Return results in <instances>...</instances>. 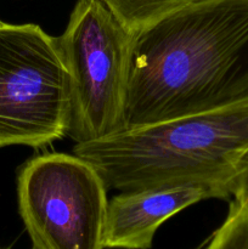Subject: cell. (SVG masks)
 <instances>
[{"instance_id": "6da1fadb", "label": "cell", "mask_w": 248, "mask_h": 249, "mask_svg": "<svg viewBox=\"0 0 248 249\" xmlns=\"http://www.w3.org/2000/svg\"><path fill=\"white\" fill-rule=\"evenodd\" d=\"M248 96V0H201L134 34L124 130Z\"/></svg>"}, {"instance_id": "7a4b0ae2", "label": "cell", "mask_w": 248, "mask_h": 249, "mask_svg": "<svg viewBox=\"0 0 248 249\" xmlns=\"http://www.w3.org/2000/svg\"><path fill=\"white\" fill-rule=\"evenodd\" d=\"M107 190L121 192L187 182L230 190L248 155V96L226 106L125 129L75 143Z\"/></svg>"}, {"instance_id": "3957f363", "label": "cell", "mask_w": 248, "mask_h": 249, "mask_svg": "<svg viewBox=\"0 0 248 249\" xmlns=\"http://www.w3.org/2000/svg\"><path fill=\"white\" fill-rule=\"evenodd\" d=\"M134 33L100 0H78L56 38L68 75L70 126L75 143L124 130Z\"/></svg>"}, {"instance_id": "277c9868", "label": "cell", "mask_w": 248, "mask_h": 249, "mask_svg": "<svg viewBox=\"0 0 248 249\" xmlns=\"http://www.w3.org/2000/svg\"><path fill=\"white\" fill-rule=\"evenodd\" d=\"M68 75L55 36L0 19V148H40L67 135Z\"/></svg>"}, {"instance_id": "5b68a950", "label": "cell", "mask_w": 248, "mask_h": 249, "mask_svg": "<svg viewBox=\"0 0 248 249\" xmlns=\"http://www.w3.org/2000/svg\"><path fill=\"white\" fill-rule=\"evenodd\" d=\"M18 211L34 249H105L107 187L77 155L45 153L17 174Z\"/></svg>"}, {"instance_id": "8992f818", "label": "cell", "mask_w": 248, "mask_h": 249, "mask_svg": "<svg viewBox=\"0 0 248 249\" xmlns=\"http://www.w3.org/2000/svg\"><path fill=\"white\" fill-rule=\"evenodd\" d=\"M230 197V190L209 182L121 192L107 203L105 249H150L158 228L170 216L204 199Z\"/></svg>"}, {"instance_id": "52a82bcc", "label": "cell", "mask_w": 248, "mask_h": 249, "mask_svg": "<svg viewBox=\"0 0 248 249\" xmlns=\"http://www.w3.org/2000/svg\"><path fill=\"white\" fill-rule=\"evenodd\" d=\"M131 32L138 33L163 17L201 0H100Z\"/></svg>"}, {"instance_id": "ba28073f", "label": "cell", "mask_w": 248, "mask_h": 249, "mask_svg": "<svg viewBox=\"0 0 248 249\" xmlns=\"http://www.w3.org/2000/svg\"><path fill=\"white\" fill-rule=\"evenodd\" d=\"M207 249H248V211L232 201L223 225Z\"/></svg>"}, {"instance_id": "9c48e42d", "label": "cell", "mask_w": 248, "mask_h": 249, "mask_svg": "<svg viewBox=\"0 0 248 249\" xmlns=\"http://www.w3.org/2000/svg\"><path fill=\"white\" fill-rule=\"evenodd\" d=\"M231 196L233 201L248 211V155L241 164L237 175L232 182Z\"/></svg>"}]
</instances>
